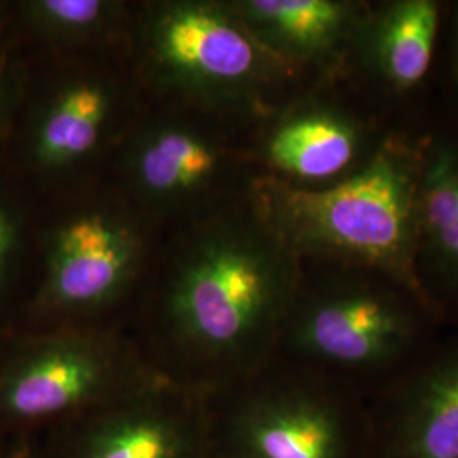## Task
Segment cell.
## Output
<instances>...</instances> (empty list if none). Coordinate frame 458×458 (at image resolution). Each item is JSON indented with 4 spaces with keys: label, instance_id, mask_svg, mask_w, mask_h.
Here are the masks:
<instances>
[{
    "label": "cell",
    "instance_id": "obj_4",
    "mask_svg": "<svg viewBox=\"0 0 458 458\" xmlns=\"http://www.w3.org/2000/svg\"><path fill=\"white\" fill-rule=\"evenodd\" d=\"M145 100L124 51L26 60L9 134L34 194L49 199L104 179Z\"/></svg>",
    "mask_w": 458,
    "mask_h": 458
},
{
    "label": "cell",
    "instance_id": "obj_9",
    "mask_svg": "<svg viewBox=\"0 0 458 458\" xmlns=\"http://www.w3.org/2000/svg\"><path fill=\"white\" fill-rule=\"evenodd\" d=\"M157 374L113 327H64L19 344L0 369V414L39 421L109 401Z\"/></svg>",
    "mask_w": 458,
    "mask_h": 458
},
{
    "label": "cell",
    "instance_id": "obj_19",
    "mask_svg": "<svg viewBox=\"0 0 458 458\" xmlns=\"http://www.w3.org/2000/svg\"><path fill=\"white\" fill-rule=\"evenodd\" d=\"M457 66H458V31H457Z\"/></svg>",
    "mask_w": 458,
    "mask_h": 458
},
{
    "label": "cell",
    "instance_id": "obj_12",
    "mask_svg": "<svg viewBox=\"0 0 458 458\" xmlns=\"http://www.w3.org/2000/svg\"><path fill=\"white\" fill-rule=\"evenodd\" d=\"M246 30L311 83H327L342 70L367 16L348 0H229Z\"/></svg>",
    "mask_w": 458,
    "mask_h": 458
},
{
    "label": "cell",
    "instance_id": "obj_13",
    "mask_svg": "<svg viewBox=\"0 0 458 458\" xmlns=\"http://www.w3.org/2000/svg\"><path fill=\"white\" fill-rule=\"evenodd\" d=\"M177 382L151 374L114 399L111 416L89 433L81 458H191L192 442L179 416Z\"/></svg>",
    "mask_w": 458,
    "mask_h": 458
},
{
    "label": "cell",
    "instance_id": "obj_11",
    "mask_svg": "<svg viewBox=\"0 0 458 458\" xmlns=\"http://www.w3.org/2000/svg\"><path fill=\"white\" fill-rule=\"evenodd\" d=\"M369 458H458V338L369 395Z\"/></svg>",
    "mask_w": 458,
    "mask_h": 458
},
{
    "label": "cell",
    "instance_id": "obj_15",
    "mask_svg": "<svg viewBox=\"0 0 458 458\" xmlns=\"http://www.w3.org/2000/svg\"><path fill=\"white\" fill-rule=\"evenodd\" d=\"M440 9L433 0H399L376 19L367 17L363 31L377 75L394 90L408 92L423 82L433 64Z\"/></svg>",
    "mask_w": 458,
    "mask_h": 458
},
{
    "label": "cell",
    "instance_id": "obj_1",
    "mask_svg": "<svg viewBox=\"0 0 458 458\" xmlns=\"http://www.w3.org/2000/svg\"><path fill=\"white\" fill-rule=\"evenodd\" d=\"M302 278L246 197L162 234L132 306L165 365L236 384L276 357Z\"/></svg>",
    "mask_w": 458,
    "mask_h": 458
},
{
    "label": "cell",
    "instance_id": "obj_18",
    "mask_svg": "<svg viewBox=\"0 0 458 458\" xmlns=\"http://www.w3.org/2000/svg\"><path fill=\"white\" fill-rule=\"evenodd\" d=\"M16 36L0 41V140L11 131L22 92L26 60L17 55Z\"/></svg>",
    "mask_w": 458,
    "mask_h": 458
},
{
    "label": "cell",
    "instance_id": "obj_7",
    "mask_svg": "<svg viewBox=\"0 0 458 458\" xmlns=\"http://www.w3.org/2000/svg\"><path fill=\"white\" fill-rule=\"evenodd\" d=\"M435 316L391 282L323 277L304 265L276 355L370 395L418 357Z\"/></svg>",
    "mask_w": 458,
    "mask_h": 458
},
{
    "label": "cell",
    "instance_id": "obj_2",
    "mask_svg": "<svg viewBox=\"0 0 458 458\" xmlns=\"http://www.w3.org/2000/svg\"><path fill=\"white\" fill-rule=\"evenodd\" d=\"M423 162L425 151L389 138L342 181L299 189L259 175L248 200L302 263L370 270L438 312L418 272Z\"/></svg>",
    "mask_w": 458,
    "mask_h": 458
},
{
    "label": "cell",
    "instance_id": "obj_17",
    "mask_svg": "<svg viewBox=\"0 0 458 458\" xmlns=\"http://www.w3.org/2000/svg\"><path fill=\"white\" fill-rule=\"evenodd\" d=\"M22 197L0 185V302L16 285L30 253L38 255L41 202L30 208Z\"/></svg>",
    "mask_w": 458,
    "mask_h": 458
},
{
    "label": "cell",
    "instance_id": "obj_10",
    "mask_svg": "<svg viewBox=\"0 0 458 458\" xmlns=\"http://www.w3.org/2000/svg\"><path fill=\"white\" fill-rule=\"evenodd\" d=\"M316 83L260 117L250 134V151L259 175L299 187L321 189L355 172L365 132Z\"/></svg>",
    "mask_w": 458,
    "mask_h": 458
},
{
    "label": "cell",
    "instance_id": "obj_8",
    "mask_svg": "<svg viewBox=\"0 0 458 458\" xmlns=\"http://www.w3.org/2000/svg\"><path fill=\"white\" fill-rule=\"evenodd\" d=\"M236 386L243 391L231 423L233 457L369 458V395L359 389L272 360Z\"/></svg>",
    "mask_w": 458,
    "mask_h": 458
},
{
    "label": "cell",
    "instance_id": "obj_14",
    "mask_svg": "<svg viewBox=\"0 0 458 458\" xmlns=\"http://www.w3.org/2000/svg\"><path fill=\"white\" fill-rule=\"evenodd\" d=\"M132 0H31L13 7V22L45 55L124 51Z\"/></svg>",
    "mask_w": 458,
    "mask_h": 458
},
{
    "label": "cell",
    "instance_id": "obj_6",
    "mask_svg": "<svg viewBox=\"0 0 458 458\" xmlns=\"http://www.w3.org/2000/svg\"><path fill=\"white\" fill-rule=\"evenodd\" d=\"M251 128L147 96L104 179L165 234L248 197Z\"/></svg>",
    "mask_w": 458,
    "mask_h": 458
},
{
    "label": "cell",
    "instance_id": "obj_16",
    "mask_svg": "<svg viewBox=\"0 0 458 458\" xmlns=\"http://www.w3.org/2000/svg\"><path fill=\"white\" fill-rule=\"evenodd\" d=\"M420 240L442 265L458 294V148L425 151L418 196Z\"/></svg>",
    "mask_w": 458,
    "mask_h": 458
},
{
    "label": "cell",
    "instance_id": "obj_5",
    "mask_svg": "<svg viewBox=\"0 0 458 458\" xmlns=\"http://www.w3.org/2000/svg\"><path fill=\"white\" fill-rule=\"evenodd\" d=\"M160 238L106 179L41 199L31 310L48 331L106 327L132 306Z\"/></svg>",
    "mask_w": 458,
    "mask_h": 458
},
{
    "label": "cell",
    "instance_id": "obj_3",
    "mask_svg": "<svg viewBox=\"0 0 458 458\" xmlns=\"http://www.w3.org/2000/svg\"><path fill=\"white\" fill-rule=\"evenodd\" d=\"M124 55L148 98L251 126L316 85L263 48L229 0H132Z\"/></svg>",
    "mask_w": 458,
    "mask_h": 458
}]
</instances>
